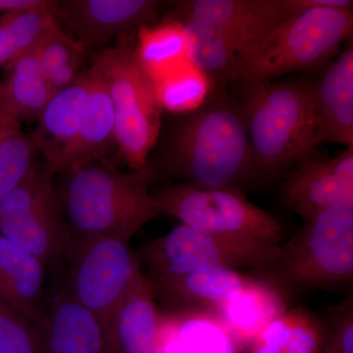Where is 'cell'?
I'll use <instances>...</instances> for the list:
<instances>
[{
  "mask_svg": "<svg viewBox=\"0 0 353 353\" xmlns=\"http://www.w3.org/2000/svg\"><path fill=\"white\" fill-rule=\"evenodd\" d=\"M61 176L58 196L78 238L108 236L130 243L160 215L150 190L157 171L148 162L124 172L101 158Z\"/></svg>",
  "mask_w": 353,
  "mask_h": 353,
  "instance_id": "obj_1",
  "label": "cell"
},
{
  "mask_svg": "<svg viewBox=\"0 0 353 353\" xmlns=\"http://www.w3.org/2000/svg\"><path fill=\"white\" fill-rule=\"evenodd\" d=\"M166 170L181 182L245 192L261 178L241 105L208 101L172 136Z\"/></svg>",
  "mask_w": 353,
  "mask_h": 353,
  "instance_id": "obj_2",
  "label": "cell"
},
{
  "mask_svg": "<svg viewBox=\"0 0 353 353\" xmlns=\"http://www.w3.org/2000/svg\"><path fill=\"white\" fill-rule=\"evenodd\" d=\"M243 88L241 108L261 178L318 157L310 82L271 81Z\"/></svg>",
  "mask_w": 353,
  "mask_h": 353,
  "instance_id": "obj_3",
  "label": "cell"
},
{
  "mask_svg": "<svg viewBox=\"0 0 353 353\" xmlns=\"http://www.w3.org/2000/svg\"><path fill=\"white\" fill-rule=\"evenodd\" d=\"M352 30V9L323 7L294 14L241 58L231 78L245 87L315 68L338 52Z\"/></svg>",
  "mask_w": 353,
  "mask_h": 353,
  "instance_id": "obj_4",
  "label": "cell"
},
{
  "mask_svg": "<svg viewBox=\"0 0 353 353\" xmlns=\"http://www.w3.org/2000/svg\"><path fill=\"white\" fill-rule=\"evenodd\" d=\"M92 69L108 88L115 117V143L130 170L148 163L161 130L162 108L154 83L137 60L134 48L122 44L95 55Z\"/></svg>",
  "mask_w": 353,
  "mask_h": 353,
  "instance_id": "obj_5",
  "label": "cell"
},
{
  "mask_svg": "<svg viewBox=\"0 0 353 353\" xmlns=\"http://www.w3.org/2000/svg\"><path fill=\"white\" fill-rule=\"evenodd\" d=\"M288 284L336 290L353 280V208L336 206L304 220L274 265Z\"/></svg>",
  "mask_w": 353,
  "mask_h": 353,
  "instance_id": "obj_6",
  "label": "cell"
},
{
  "mask_svg": "<svg viewBox=\"0 0 353 353\" xmlns=\"http://www.w3.org/2000/svg\"><path fill=\"white\" fill-rule=\"evenodd\" d=\"M46 163L36 166L0 201V236L46 266L66 263L75 241Z\"/></svg>",
  "mask_w": 353,
  "mask_h": 353,
  "instance_id": "obj_7",
  "label": "cell"
},
{
  "mask_svg": "<svg viewBox=\"0 0 353 353\" xmlns=\"http://www.w3.org/2000/svg\"><path fill=\"white\" fill-rule=\"evenodd\" d=\"M150 278L183 275L206 269L267 267L277 263L281 245L226 236L181 225L139 248Z\"/></svg>",
  "mask_w": 353,
  "mask_h": 353,
  "instance_id": "obj_8",
  "label": "cell"
},
{
  "mask_svg": "<svg viewBox=\"0 0 353 353\" xmlns=\"http://www.w3.org/2000/svg\"><path fill=\"white\" fill-rule=\"evenodd\" d=\"M63 290L101 323L113 336L118 306L143 273L130 243L108 236H75L67 259Z\"/></svg>",
  "mask_w": 353,
  "mask_h": 353,
  "instance_id": "obj_9",
  "label": "cell"
},
{
  "mask_svg": "<svg viewBox=\"0 0 353 353\" xmlns=\"http://www.w3.org/2000/svg\"><path fill=\"white\" fill-rule=\"evenodd\" d=\"M152 194L159 214L172 216L182 225L276 243L282 239L281 223L240 190L178 182Z\"/></svg>",
  "mask_w": 353,
  "mask_h": 353,
  "instance_id": "obj_10",
  "label": "cell"
},
{
  "mask_svg": "<svg viewBox=\"0 0 353 353\" xmlns=\"http://www.w3.org/2000/svg\"><path fill=\"white\" fill-rule=\"evenodd\" d=\"M159 6L154 0H62L54 1L53 13L90 52L134 28L153 24Z\"/></svg>",
  "mask_w": 353,
  "mask_h": 353,
  "instance_id": "obj_11",
  "label": "cell"
},
{
  "mask_svg": "<svg viewBox=\"0 0 353 353\" xmlns=\"http://www.w3.org/2000/svg\"><path fill=\"white\" fill-rule=\"evenodd\" d=\"M282 196L303 220L336 206L353 208V146L332 159L317 157L292 167Z\"/></svg>",
  "mask_w": 353,
  "mask_h": 353,
  "instance_id": "obj_12",
  "label": "cell"
},
{
  "mask_svg": "<svg viewBox=\"0 0 353 353\" xmlns=\"http://www.w3.org/2000/svg\"><path fill=\"white\" fill-rule=\"evenodd\" d=\"M178 6V13L218 26L240 46L243 57L287 19L285 0H189Z\"/></svg>",
  "mask_w": 353,
  "mask_h": 353,
  "instance_id": "obj_13",
  "label": "cell"
},
{
  "mask_svg": "<svg viewBox=\"0 0 353 353\" xmlns=\"http://www.w3.org/2000/svg\"><path fill=\"white\" fill-rule=\"evenodd\" d=\"M88 90V76L85 70L78 80L53 95L29 134L53 175H62L66 171L82 122Z\"/></svg>",
  "mask_w": 353,
  "mask_h": 353,
  "instance_id": "obj_14",
  "label": "cell"
},
{
  "mask_svg": "<svg viewBox=\"0 0 353 353\" xmlns=\"http://www.w3.org/2000/svg\"><path fill=\"white\" fill-rule=\"evenodd\" d=\"M312 85L318 145L338 143L353 146L352 43Z\"/></svg>",
  "mask_w": 353,
  "mask_h": 353,
  "instance_id": "obj_15",
  "label": "cell"
},
{
  "mask_svg": "<svg viewBox=\"0 0 353 353\" xmlns=\"http://www.w3.org/2000/svg\"><path fill=\"white\" fill-rule=\"evenodd\" d=\"M150 279L155 296L172 307L182 312L212 313L240 294L254 280L239 273L236 269L223 267Z\"/></svg>",
  "mask_w": 353,
  "mask_h": 353,
  "instance_id": "obj_16",
  "label": "cell"
},
{
  "mask_svg": "<svg viewBox=\"0 0 353 353\" xmlns=\"http://www.w3.org/2000/svg\"><path fill=\"white\" fill-rule=\"evenodd\" d=\"M43 353H105L101 323L59 290L36 322Z\"/></svg>",
  "mask_w": 353,
  "mask_h": 353,
  "instance_id": "obj_17",
  "label": "cell"
},
{
  "mask_svg": "<svg viewBox=\"0 0 353 353\" xmlns=\"http://www.w3.org/2000/svg\"><path fill=\"white\" fill-rule=\"evenodd\" d=\"M46 264L0 236V299L36 323L43 312Z\"/></svg>",
  "mask_w": 353,
  "mask_h": 353,
  "instance_id": "obj_18",
  "label": "cell"
},
{
  "mask_svg": "<svg viewBox=\"0 0 353 353\" xmlns=\"http://www.w3.org/2000/svg\"><path fill=\"white\" fill-rule=\"evenodd\" d=\"M152 280L141 275L123 301L113 319V336L122 353H150L163 316L155 301Z\"/></svg>",
  "mask_w": 353,
  "mask_h": 353,
  "instance_id": "obj_19",
  "label": "cell"
},
{
  "mask_svg": "<svg viewBox=\"0 0 353 353\" xmlns=\"http://www.w3.org/2000/svg\"><path fill=\"white\" fill-rule=\"evenodd\" d=\"M87 72L88 90L82 122L65 173L92 160L105 158L116 145L115 117L108 88L92 67Z\"/></svg>",
  "mask_w": 353,
  "mask_h": 353,
  "instance_id": "obj_20",
  "label": "cell"
},
{
  "mask_svg": "<svg viewBox=\"0 0 353 353\" xmlns=\"http://www.w3.org/2000/svg\"><path fill=\"white\" fill-rule=\"evenodd\" d=\"M285 310L280 292L254 279L245 290L214 313L239 343H252Z\"/></svg>",
  "mask_w": 353,
  "mask_h": 353,
  "instance_id": "obj_21",
  "label": "cell"
},
{
  "mask_svg": "<svg viewBox=\"0 0 353 353\" xmlns=\"http://www.w3.org/2000/svg\"><path fill=\"white\" fill-rule=\"evenodd\" d=\"M188 39V59L212 80L214 77L231 78L243 51L218 26L194 16L179 13Z\"/></svg>",
  "mask_w": 353,
  "mask_h": 353,
  "instance_id": "obj_22",
  "label": "cell"
},
{
  "mask_svg": "<svg viewBox=\"0 0 353 353\" xmlns=\"http://www.w3.org/2000/svg\"><path fill=\"white\" fill-rule=\"evenodd\" d=\"M137 36L134 54L152 82L189 61L187 34L182 23L175 18L143 26Z\"/></svg>",
  "mask_w": 353,
  "mask_h": 353,
  "instance_id": "obj_23",
  "label": "cell"
},
{
  "mask_svg": "<svg viewBox=\"0 0 353 353\" xmlns=\"http://www.w3.org/2000/svg\"><path fill=\"white\" fill-rule=\"evenodd\" d=\"M6 69L8 77L3 88L7 108L19 121L37 122L57 92L44 75L34 48L16 58Z\"/></svg>",
  "mask_w": 353,
  "mask_h": 353,
  "instance_id": "obj_24",
  "label": "cell"
},
{
  "mask_svg": "<svg viewBox=\"0 0 353 353\" xmlns=\"http://www.w3.org/2000/svg\"><path fill=\"white\" fill-rule=\"evenodd\" d=\"M44 75L55 92L78 80L85 70L87 50L54 21L34 48Z\"/></svg>",
  "mask_w": 353,
  "mask_h": 353,
  "instance_id": "obj_25",
  "label": "cell"
},
{
  "mask_svg": "<svg viewBox=\"0 0 353 353\" xmlns=\"http://www.w3.org/2000/svg\"><path fill=\"white\" fill-rule=\"evenodd\" d=\"M322 341L319 320L305 309L296 308L285 310L252 343L267 345L279 353H319Z\"/></svg>",
  "mask_w": 353,
  "mask_h": 353,
  "instance_id": "obj_26",
  "label": "cell"
},
{
  "mask_svg": "<svg viewBox=\"0 0 353 353\" xmlns=\"http://www.w3.org/2000/svg\"><path fill=\"white\" fill-rule=\"evenodd\" d=\"M175 317L180 353H238L240 343L215 313L190 311Z\"/></svg>",
  "mask_w": 353,
  "mask_h": 353,
  "instance_id": "obj_27",
  "label": "cell"
},
{
  "mask_svg": "<svg viewBox=\"0 0 353 353\" xmlns=\"http://www.w3.org/2000/svg\"><path fill=\"white\" fill-rule=\"evenodd\" d=\"M153 83L160 108L172 113L199 110L212 90V80L190 61Z\"/></svg>",
  "mask_w": 353,
  "mask_h": 353,
  "instance_id": "obj_28",
  "label": "cell"
},
{
  "mask_svg": "<svg viewBox=\"0 0 353 353\" xmlns=\"http://www.w3.org/2000/svg\"><path fill=\"white\" fill-rule=\"evenodd\" d=\"M37 152L29 134L13 119L0 129V201L12 192L36 166Z\"/></svg>",
  "mask_w": 353,
  "mask_h": 353,
  "instance_id": "obj_29",
  "label": "cell"
},
{
  "mask_svg": "<svg viewBox=\"0 0 353 353\" xmlns=\"http://www.w3.org/2000/svg\"><path fill=\"white\" fill-rule=\"evenodd\" d=\"M0 353H43L36 323L0 299Z\"/></svg>",
  "mask_w": 353,
  "mask_h": 353,
  "instance_id": "obj_30",
  "label": "cell"
},
{
  "mask_svg": "<svg viewBox=\"0 0 353 353\" xmlns=\"http://www.w3.org/2000/svg\"><path fill=\"white\" fill-rule=\"evenodd\" d=\"M319 353H353V294L327 309Z\"/></svg>",
  "mask_w": 353,
  "mask_h": 353,
  "instance_id": "obj_31",
  "label": "cell"
},
{
  "mask_svg": "<svg viewBox=\"0 0 353 353\" xmlns=\"http://www.w3.org/2000/svg\"><path fill=\"white\" fill-rule=\"evenodd\" d=\"M285 13L287 18L294 14L303 12L310 9L340 8L352 9L353 1L352 0H285Z\"/></svg>",
  "mask_w": 353,
  "mask_h": 353,
  "instance_id": "obj_32",
  "label": "cell"
},
{
  "mask_svg": "<svg viewBox=\"0 0 353 353\" xmlns=\"http://www.w3.org/2000/svg\"><path fill=\"white\" fill-rule=\"evenodd\" d=\"M150 353H180L176 347L175 317H163L157 343Z\"/></svg>",
  "mask_w": 353,
  "mask_h": 353,
  "instance_id": "obj_33",
  "label": "cell"
},
{
  "mask_svg": "<svg viewBox=\"0 0 353 353\" xmlns=\"http://www.w3.org/2000/svg\"><path fill=\"white\" fill-rule=\"evenodd\" d=\"M19 57L17 48L13 39L9 36L8 32L0 24V66H9L14 60Z\"/></svg>",
  "mask_w": 353,
  "mask_h": 353,
  "instance_id": "obj_34",
  "label": "cell"
},
{
  "mask_svg": "<svg viewBox=\"0 0 353 353\" xmlns=\"http://www.w3.org/2000/svg\"><path fill=\"white\" fill-rule=\"evenodd\" d=\"M48 0H0V13H12L50 6Z\"/></svg>",
  "mask_w": 353,
  "mask_h": 353,
  "instance_id": "obj_35",
  "label": "cell"
},
{
  "mask_svg": "<svg viewBox=\"0 0 353 353\" xmlns=\"http://www.w3.org/2000/svg\"><path fill=\"white\" fill-rule=\"evenodd\" d=\"M17 119V118L14 116V114L7 108L6 104L0 108V129L8 123L9 121Z\"/></svg>",
  "mask_w": 353,
  "mask_h": 353,
  "instance_id": "obj_36",
  "label": "cell"
},
{
  "mask_svg": "<svg viewBox=\"0 0 353 353\" xmlns=\"http://www.w3.org/2000/svg\"><path fill=\"white\" fill-rule=\"evenodd\" d=\"M252 352L250 353H279L274 348L267 347L259 343H252Z\"/></svg>",
  "mask_w": 353,
  "mask_h": 353,
  "instance_id": "obj_37",
  "label": "cell"
},
{
  "mask_svg": "<svg viewBox=\"0 0 353 353\" xmlns=\"http://www.w3.org/2000/svg\"><path fill=\"white\" fill-rule=\"evenodd\" d=\"M105 353H122L114 340L105 341Z\"/></svg>",
  "mask_w": 353,
  "mask_h": 353,
  "instance_id": "obj_38",
  "label": "cell"
},
{
  "mask_svg": "<svg viewBox=\"0 0 353 353\" xmlns=\"http://www.w3.org/2000/svg\"><path fill=\"white\" fill-rule=\"evenodd\" d=\"M6 104V97H4L3 83H0V108Z\"/></svg>",
  "mask_w": 353,
  "mask_h": 353,
  "instance_id": "obj_39",
  "label": "cell"
}]
</instances>
